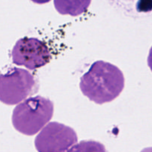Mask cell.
<instances>
[{
  "label": "cell",
  "mask_w": 152,
  "mask_h": 152,
  "mask_svg": "<svg viewBox=\"0 0 152 152\" xmlns=\"http://www.w3.org/2000/svg\"><path fill=\"white\" fill-rule=\"evenodd\" d=\"M80 89L86 96L96 104L115 99L123 91L125 78L115 65L96 61L80 79Z\"/></svg>",
  "instance_id": "cell-1"
},
{
  "label": "cell",
  "mask_w": 152,
  "mask_h": 152,
  "mask_svg": "<svg viewBox=\"0 0 152 152\" xmlns=\"http://www.w3.org/2000/svg\"><path fill=\"white\" fill-rule=\"evenodd\" d=\"M53 103L41 96L27 99L13 110L12 123L16 131L28 136L38 133L51 120Z\"/></svg>",
  "instance_id": "cell-2"
},
{
  "label": "cell",
  "mask_w": 152,
  "mask_h": 152,
  "mask_svg": "<svg viewBox=\"0 0 152 152\" xmlns=\"http://www.w3.org/2000/svg\"><path fill=\"white\" fill-rule=\"evenodd\" d=\"M37 91V82L26 70L12 68L0 77V100L7 105H16Z\"/></svg>",
  "instance_id": "cell-3"
},
{
  "label": "cell",
  "mask_w": 152,
  "mask_h": 152,
  "mask_svg": "<svg viewBox=\"0 0 152 152\" xmlns=\"http://www.w3.org/2000/svg\"><path fill=\"white\" fill-rule=\"evenodd\" d=\"M77 142L74 129L61 123L53 122L48 124L35 139L38 151H66Z\"/></svg>",
  "instance_id": "cell-4"
},
{
  "label": "cell",
  "mask_w": 152,
  "mask_h": 152,
  "mask_svg": "<svg viewBox=\"0 0 152 152\" xmlns=\"http://www.w3.org/2000/svg\"><path fill=\"white\" fill-rule=\"evenodd\" d=\"M13 62L30 70L42 67L50 61V50L48 46L36 38H22L18 40L12 49Z\"/></svg>",
  "instance_id": "cell-5"
},
{
  "label": "cell",
  "mask_w": 152,
  "mask_h": 152,
  "mask_svg": "<svg viewBox=\"0 0 152 152\" xmlns=\"http://www.w3.org/2000/svg\"><path fill=\"white\" fill-rule=\"evenodd\" d=\"M91 0H54L56 10L60 14L76 16L84 13Z\"/></svg>",
  "instance_id": "cell-6"
},
{
  "label": "cell",
  "mask_w": 152,
  "mask_h": 152,
  "mask_svg": "<svg viewBox=\"0 0 152 152\" xmlns=\"http://www.w3.org/2000/svg\"><path fill=\"white\" fill-rule=\"evenodd\" d=\"M138 12H150L152 10V0H138L137 4Z\"/></svg>",
  "instance_id": "cell-7"
},
{
  "label": "cell",
  "mask_w": 152,
  "mask_h": 152,
  "mask_svg": "<svg viewBox=\"0 0 152 152\" xmlns=\"http://www.w3.org/2000/svg\"><path fill=\"white\" fill-rule=\"evenodd\" d=\"M148 65L152 71V47L150 49L149 54H148Z\"/></svg>",
  "instance_id": "cell-8"
},
{
  "label": "cell",
  "mask_w": 152,
  "mask_h": 152,
  "mask_svg": "<svg viewBox=\"0 0 152 152\" xmlns=\"http://www.w3.org/2000/svg\"><path fill=\"white\" fill-rule=\"evenodd\" d=\"M31 1L37 3V4H45V3L49 2L50 0H31Z\"/></svg>",
  "instance_id": "cell-9"
}]
</instances>
